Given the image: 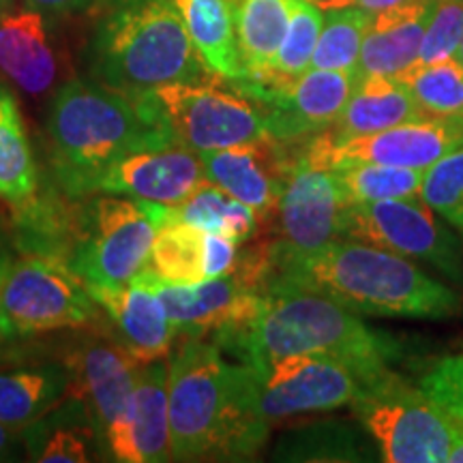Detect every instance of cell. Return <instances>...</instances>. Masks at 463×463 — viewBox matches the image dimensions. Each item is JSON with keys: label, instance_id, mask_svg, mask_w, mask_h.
<instances>
[{"label": "cell", "instance_id": "6da1fadb", "mask_svg": "<svg viewBox=\"0 0 463 463\" xmlns=\"http://www.w3.org/2000/svg\"><path fill=\"white\" fill-rule=\"evenodd\" d=\"M170 447L176 461L253 459L269 439L256 369L213 341L178 337L167 356Z\"/></svg>", "mask_w": 463, "mask_h": 463}, {"label": "cell", "instance_id": "7a4b0ae2", "mask_svg": "<svg viewBox=\"0 0 463 463\" xmlns=\"http://www.w3.org/2000/svg\"><path fill=\"white\" fill-rule=\"evenodd\" d=\"M283 289L320 294L364 316L450 320L463 314L461 294L412 260L352 239L270 262L262 294Z\"/></svg>", "mask_w": 463, "mask_h": 463}, {"label": "cell", "instance_id": "3957f363", "mask_svg": "<svg viewBox=\"0 0 463 463\" xmlns=\"http://www.w3.org/2000/svg\"><path fill=\"white\" fill-rule=\"evenodd\" d=\"M84 61L90 80L129 99L213 75L172 0H99Z\"/></svg>", "mask_w": 463, "mask_h": 463}, {"label": "cell", "instance_id": "277c9868", "mask_svg": "<svg viewBox=\"0 0 463 463\" xmlns=\"http://www.w3.org/2000/svg\"><path fill=\"white\" fill-rule=\"evenodd\" d=\"M288 354L337 358L369 382L389 372L391 363L402 356V345L331 298L283 289L264 294L262 309L230 356L260 372Z\"/></svg>", "mask_w": 463, "mask_h": 463}, {"label": "cell", "instance_id": "5b68a950", "mask_svg": "<svg viewBox=\"0 0 463 463\" xmlns=\"http://www.w3.org/2000/svg\"><path fill=\"white\" fill-rule=\"evenodd\" d=\"M54 187L84 198L92 178L116 159L174 142L148 123L136 103L95 80H69L52 95L45 116Z\"/></svg>", "mask_w": 463, "mask_h": 463}, {"label": "cell", "instance_id": "8992f818", "mask_svg": "<svg viewBox=\"0 0 463 463\" xmlns=\"http://www.w3.org/2000/svg\"><path fill=\"white\" fill-rule=\"evenodd\" d=\"M167 206L123 195H61L43 256L61 260L92 288L125 286L144 273Z\"/></svg>", "mask_w": 463, "mask_h": 463}, {"label": "cell", "instance_id": "52a82bcc", "mask_svg": "<svg viewBox=\"0 0 463 463\" xmlns=\"http://www.w3.org/2000/svg\"><path fill=\"white\" fill-rule=\"evenodd\" d=\"M148 123L195 153L269 137L262 106L219 75L164 84L133 99Z\"/></svg>", "mask_w": 463, "mask_h": 463}, {"label": "cell", "instance_id": "ba28073f", "mask_svg": "<svg viewBox=\"0 0 463 463\" xmlns=\"http://www.w3.org/2000/svg\"><path fill=\"white\" fill-rule=\"evenodd\" d=\"M99 320L89 286L61 260L22 253L0 288V331L5 339L86 328Z\"/></svg>", "mask_w": 463, "mask_h": 463}, {"label": "cell", "instance_id": "9c48e42d", "mask_svg": "<svg viewBox=\"0 0 463 463\" xmlns=\"http://www.w3.org/2000/svg\"><path fill=\"white\" fill-rule=\"evenodd\" d=\"M352 410L378 442L382 461H450L455 438L447 419L419 386L392 369L364 382Z\"/></svg>", "mask_w": 463, "mask_h": 463}, {"label": "cell", "instance_id": "30bf717a", "mask_svg": "<svg viewBox=\"0 0 463 463\" xmlns=\"http://www.w3.org/2000/svg\"><path fill=\"white\" fill-rule=\"evenodd\" d=\"M344 239L361 241L436 269L463 286V245L449 223L420 195L347 204Z\"/></svg>", "mask_w": 463, "mask_h": 463}, {"label": "cell", "instance_id": "8fae6325", "mask_svg": "<svg viewBox=\"0 0 463 463\" xmlns=\"http://www.w3.org/2000/svg\"><path fill=\"white\" fill-rule=\"evenodd\" d=\"M347 200L331 167L311 161L297 142L270 236V262L317 251L344 239Z\"/></svg>", "mask_w": 463, "mask_h": 463}, {"label": "cell", "instance_id": "7c38bea8", "mask_svg": "<svg viewBox=\"0 0 463 463\" xmlns=\"http://www.w3.org/2000/svg\"><path fill=\"white\" fill-rule=\"evenodd\" d=\"M364 380L350 364L322 354H288L256 372V397L269 425L352 405Z\"/></svg>", "mask_w": 463, "mask_h": 463}, {"label": "cell", "instance_id": "4fadbf2b", "mask_svg": "<svg viewBox=\"0 0 463 463\" xmlns=\"http://www.w3.org/2000/svg\"><path fill=\"white\" fill-rule=\"evenodd\" d=\"M463 146V118H419L369 136L333 140L331 133L300 142L303 153L324 167L380 164L427 170Z\"/></svg>", "mask_w": 463, "mask_h": 463}, {"label": "cell", "instance_id": "5bb4252c", "mask_svg": "<svg viewBox=\"0 0 463 463\" xmlns=\"http://www.w3.org/2000/svg\"><path fill=\"white\" fill-rule=\"evenodd\" d=\"M356 73L307 69L300 78L283 86L234 82L262 106L266 131L281 142H305L337 123L356 86Z\"/></svg>", "mask_w": 463, "mask_h": 463}, {"label": "cell", "instance_id": "9a60e30c", "mask_svg": "<svg viewBox=\"0 0 463 463\" xmlns=\"http://www.w3.org/2000/svg\"><path fill=\"white\" fill-rule=\"evenodd\" d=\"M200 153L178 142L142 148L116 159L92 178L86 195H123L176 206L204 183Z\"/></svg>", "mask_w": 463, "mask_h": 463}, {"label": "cell", "instance_id": "2e32d148", "mask_svg": "<svg viewBox=\"0 0 463 463\" xmlns=\"http://www.w3.org/2000/svg\"><path fill=\"white\" fill-rule=\"evenodd\" d=\"M297 144L262 137L239 146L200 153L208 183L217 184L234 200L251 208L270 228Z\"/></svg>", "mask_w": 463, "mask_h": 463}, {"label": "cell", "instance_id": "e0dca14e", "mask_svg": "<svg viewBox=\"0 0 463 463\" xmlns=\"http://www.w3.org/2000/svg\"><path fill=\"white\" fill-rule=\"evenodd\" d=\"M106 455L120 463H161L172 459L170 408H167V358L142 364L137 382L112 425Z\"/></svg>", "mask_w": 463, "mask_h": 463}, {"label": "cell", "instance_id": "ac0fdd59", "mask_svg": "<svg viewBox=\"0 0 463 463\" xmlns=\"http://www.w3.org/2000/svg\"><path fill=\"white\" fill-rule=\"evenodd\" d=\"M62 364L71 375L69 392L89 405L103 438L129 402L142 364L133 361L112 335L84 339L62 356Z\"/></svg>", "mask_w": 463, "mask_h": 463}, {"label": "cell", "instance_id": "d6986e66", "mask_svg": "<svg viewBox=\"0 0 463 463\" xmlns=\"http://www.w3.org/2000/svg\"><path fill=\"white\" fill-rule=\"evenodd\" d=\"M89 292L108 317L109 335L137 364L170 356L174 341L178 339L176 328L157 292L146 281L136 277L125 286H89Z\"/></svg>", "mask_w": 463, "mask_h": 463}, {"label": "cell", "instance_id": "ffe728a7", "mask_svg": "<svg viewBox=\"0 0 463 463\" xmlns=\"http://www.w3.org/2000/svg\"><path fill=\"white\" fill-rule=\"evenodd\" d=\"M436 3L438 0H410L373 14L358 56L356 80L373 75L397 78L412 67Z\"/></svg>", "mask_w": 463, "mask_h": 463}, {"label": "cell", "instance_id": "44dd1931", "mask_svg": "<svg viewBox=\"0 0 463 463\" xmlns=\"http://www.w3.org/2000/svg\"><path fill=\"white\" fill-rule=\"evenodd\" d=\"M22 438L28 459L39 463H89L106 455L89 405L69 391L48 412L24 427Z\"/></svg>", "mask_w": 463, "mask_h": 463}, {"label": "cell", "instance_id": "7402d4cb", "mask_svg": "<svg viewBox=\"0 0 463 463\" xmlns=\"http://www.w3.org/2000/svg\"><path fill=\"white\" fill-rule=\"evenodd\" d=\"M0 71L26 95L52 89L58 67L43 14L24 7L0 17Z\"/></svg>", "mask_w": 463, "mask_h": 463}, {"label": "cell", "instance_id": "603a6c76", "mask_svg": "<svg viewBox=\"0 0 463 463\" xmlns=\"http://www.w3.org/2000/svg\"><path fill=\"white\" fill-rule=\"evenodd\" d=\"M419 118L425 116L420 114L410 90L397 78L373 75V78L358 80L344 112L328 133L333 140H347Z\"/></svg>", "mask_w": 463, "mask_h": 463}, {"label": "cell", "instance_id": "cb8c5ba5", "mask_svg": "<svg viewBox=\"0 0 463 463\" xmlns=\"http://www.w3.org/2000/svg\"><path fill=\"white\" fill-rule=\"evenodd\" d=\"M172 5L208 71L230 82L245 78L236 43L234 0H172Z\"/></svg>", "mask_w": 463, "mask_h": 463}, {"label": "cell", "instance_id": "d4e9b609", "mask_svg": "<svg viewBox=\"0 0 463 463\" xmlns=\"http://www.w3.org/2000/svg\"><path fill=\"white\" fill-rule=\"evenodd\" d=\"M292 11V0H236V43L247 82L269 84L273 80L277 52Z\"/></svg>", "mask_w": 463, "mask_h": 463}, {"label": "cell", "instance_id": "484cf974", "mask_svg": "<svg viewBox=\"0 0 463 463\" xmlns=\"http://www.w3.org/2000/svg\"><path fill=\"white\" fill-rule=\"evenodd\" d=\"M42 176L28 140L20 103L0 80V200L20 208L39 194Z\"/></svg>", "mask_w": 463, "mask_h": 463}, {"label": "cell", "instance_id": "4316f807", "mask_svg": "<svg viewBox=\"0 0 463 463\" xmlns=\"http://www.w3.org/2000/svg\"><path fill=\"white\" fill-rule=\"evenodd\" d=\"M69 384L71 375L62 361L0 373V422L24 430L65 397Z\"/></svg>", "mask_w": 463, "mask_h": 463}, {"label": "cell", "instance_id": "83f0119b", "mask_svg": "<svg viewBox=\"0 0 463 463\" xmlns=\"http://www.w3.org/2000/svg\"><path fill=\"white\" fill-rule=\"evenodd\" d=\"M167 213L176 222L194 225L200 232L223 234L239 245L264 234V223L251 208L208 181L202 183L181 204L167 206Z\"/></svg>", "mask_w": 463, "mask_h": 463}, {"label": "cell", "instance_id": "f1b7e54d", "mask_svg": "<svg viewBox=\"0 0 463 463\" xmlns=\"http://www.w3.org/2000/svg\"><path fill=\"white\" fill-rule=\"evenodd\" d=\"M202 234L198 228L170 217L155 236L146 273L165 283L191 286L204 281L202 269Z\"/></svg>", "mask_w": 463, "mask_h": 463}, {"label": "cell", "instance_id": "f546056e", "mask_svg": "<svg viewBox=\"0 0 463 463\" xmlns=\"http://www.w3.org/2000/svg\"><path fill=\"white\" fill-rule=\"evenodd\" d=\"M425 118H463V65L457 58L412 65L397 75Z\"/></svg>", "mask_w": 463, "mask_h": 463}, {"label": "cell", "instance_id": "4dcf8cb0", "mask_svg": "<svg viewBox=\"0 0 463 463\" xmlns=\"http://www.w3.org/2000/svg\"><path fill=\"white\" fill-rule=\"evenodd\" d=\"M335 176L347 204H369L420 195L425 170L380 164H345L335 167Z\"/></svg>", "mask_w": 463, "mask_h": 463}, {"label": "cell", "instance_id": "1f68e13d", "mask_svg": "<svg viewBox=\"0 0 463 463\" xmlns=\"http://www.w3.org/2000/svg\"><path fill=\"white\" fill-rule=\"evenodd\" d=\"M369 20H372V14L356 7L326 9L311 67L356 73Z\"/></svg>", "mask_w": 463, "mask_h": 463}, {"label": "cell", "instance_id": "d6a6232c", "mask_svg": "<svg viewBox=\"0 0 463 463\" xmlns=\"http://www.w3.org/2000/svg\"><path fill=\"white\" fill-rule=\"evenodd\" d=\"M322 26L324 11L320 5L314 0H292L286 37L275 58L273 80L264 86L289 84L300 78L307 69H311V58H314Z\"/></svg>", "mask_w": 463, "mask_h": 463}, {"label": "cell", "instance_id": "836d02e7", "mask_svg": "<svg viewBox=\"0 0 463 463\" xmlns=\"http://www.w3.org/2000/svg\"><path fill=\"white\" fill-rule=\"evenodd\" d=\"M419 389L436 403L453 430L450 461L463 463V350L433 361L420 375Z\"/></svg>", "mask_w": 463, "mask_h": 463}, {"label": "cell", "instance_id": "e575fe53", "mask_svg": "<svg viewBox=\"0 0 463 463\" xmlns=\"http://www.w3.org/2000/svg\"><path fill=\"white\" fill-rule=\"evenodd\" d=\"M420 198L457 232L463 245V146L427 167Z\"/></svg>", "mask_w": 463, "mask_h": 463}, {"label": "cell", "instance_id": "d590c367", "mask_svg": "<svg viewBox=\"0 0 463 463\" xmlns=\"http://www.w3.org/2000/svg\"><path fill=\"white\" fill-rule=\"evenodd\" d=\"M279 459L292 461H358L364 459L358 439L347 427H309L289 433L279 444Z\"/></svg>", "mask_w": 463, "mask_h": 463}, {"label": "cell", "instance_id": "8d00e7d4", "mask_svg": "<svg viewBox=\"0 0 463 463\" xmlns=\"http://www.w3.org/2000/svg\"><path fill=\"white\" fill-rule=\"evenodd\" d=\"M463 37V3L461 0H438L427 22L419 58L414 65L455 58Z\"/></svg>", "mask_w": 463, "mask_h": 463}, {"label": "cell", "instance_id": "74e56055", "mask_svg": "<svg viewBox=\"0 0 463 463\" xmlns=\"http://www.w3.org/2000/svg\"><path fill=\"white\" fill-rule=\"evenodd\" d=\"M241 245L223 234L204 232L202 234V269L204 279H217V277L232 275L239 266Z\"/></svg>", "mask_w": 463, "mask_h": 463}, {"label": "cell", "instance_id": "f35d334b", "mask_svg": "<svg viewBox=\"0 0 463 463\" xmlns=\"http://www.w3.org/2000/svg\"><path fill=\"white\" fill-rule=\"evenodd\" d=\"M99 5V0H24V7L39 11L45 17H67Z\"/></svg>", "mask_w": 463, "mask_h": 463}, {"label": "cell", "instance_id": "ab89813d", "mask_svg": "<svg viewBox=\"0 0 463 463\" xmlns=\"http://www.w3.org/2000/svg\"><path fill=\"white\" fill-rule=\"evenodd\" d=\"M24 450V438L22 430H14L0 422V461L17 459V453Z\"/></svg>", "mask_w": 463, "mask_h": 463}, {"label": "cell", "instance_id": "60d3db41", "mask_svg": "<svg viewBox=\"0 0 463 463\" xmlns=\"http://www.w3.org/2000/svg\"><path fill=\"white\" fill-rule=\"evenodd\" d=\"M410 3V0H331V3L322 5L324 9H333V7H356L367 11V14H378V11L397 7V5Z\"/></svg>", "mask_w": 463, "mask_h": 463}, {"label": "cell", "instance_id": "b9f144b4", "mask_svg": "<svg viewBox=\"0 0 463 463\" xmlns=\"http://www.w3.org/2000/svg\"><path fill=\"white\" fill-rule=\"evenodd\" d=\"M14 242H9L7 232L3 230V223H0V288H3L5 277L9 273V266L14 262Z\"/></svg>", "mask_w": 463, "mask_h": 463}, {"label": "cell", "instance_id": "7bdbcfd3", "mask_svg": "<svg viewBox=\"0 0 463 463\" xmlns=\"http://www.w3.org/2000/svg\"><path fill=\"white\" fill-rule=\"evenodd\" d=\"M14 9V0H0V17L7 15Z\"/></svg>", "mask_w": 463, "mask_h": 463}, {"label": "cell", "instance_id": "ee69618b", "mask_svg": "<svg viewBox=\"0 0 463 463\" xmlns=\"http://www.w3.org/2000/svg\"><path fill=\"white\" fill-rule=\"evenodd\" d=\"M455 58H457V61H459L461 65H463V37H461V43H459V48H457V54H455Z\"/></svg>", "mask_w": 463, "mask_h": 463}, {"label": "cell", "instance_id": "f6af8a7d", "mask_svg": "<svg viewBox=\"0 0 463 463\" xmlns=\"http://www.w3.org/2000/svg\"><path fill=\"white\" fill-rule=\"evenodd\" d=\"M314 3H317L322 7V5H326V3H331V0H314Z\"/></svg>", "mask_w": 463, "mask_h": 463}, {"label": "cell", "instance_id": "bcb514c9", "mask_svg": "<svg viewBox=\"0 0 463 463\" xmlns=\"http://www.w3.org/2000/svg\"><path fill=\"white\" fill-rule=\"evenodd\" d=\"M3 341H7V339H5V335H3V331H0V344H3Z\"/></svg>", "mask_w": 463, "mask_h": 463}, {"label": "cell", "instance_id": "7dc6e473", "mask_svg": "<svg viewBox=\"0 0 463 463\" xmlns=\"http://www.w3.org/2000/svg\"><path fill=\"white\" fill-rule=\"evenodd\" d=\"M234 5H236V0H234Z\"/></svg>", "mask_w": 463, "mask_h": 463}, {"label": "cell", "instance_id": "c3c4849f", "mask_svg": "<svg viewBox=\"0 0 463 463\" xmlns=\"http://www.w3.org/2000/svg\"><path fill=\"white\" fill-rule=\"evenodd\" d=\"M461 3H463V0H461Z\"/></svg>", "mask_w": 463, "mask_h": 463}]
</instances>
